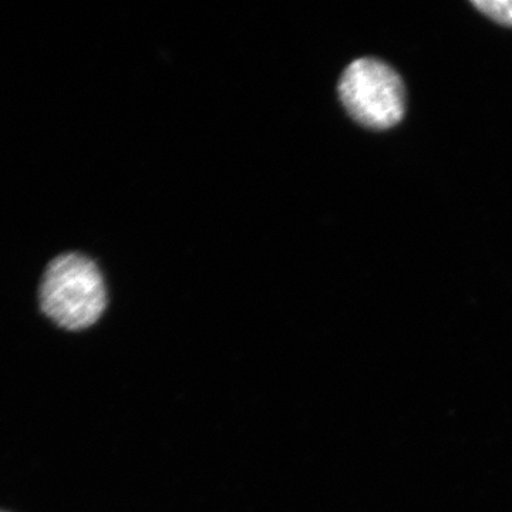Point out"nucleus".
<instances>
[{
	"label": "nucleus",
	"mask_w": 512,
	"mask_h": 512,
	"mask_svg": "<svg viewBox=\"0 0 512 512\" xmlns=\"http://www.w3.org/2000/svg\"><path fill=\"white\" fill-rule=\"evenodd\" d=\"M39 305L60 328H90L106 311L107 291L99 265L80 252H64L46 266Z\"/></svg>",
	"instance_id": "nucleus-1"
},
{
	"label": "nucleus",
	"mask_w": 512,
	"mask_h": 512,
	"mask_svg": "<svg viewBox=\"0 0 512 512\" xmlns=\"http://www.w3.org/2000/svg\"><path fill=\"white\" fill-rule=\"evenodd\" d=\"M339 99L360 126L386 130L402 121L406 90L392 67L372 57H362L343 70Z\"/></svg>",
	"instance_id": "nucleus-2"
},
{
	"label": "nucleus",
	"mask_w": 512,
	"mask_h": 512,
	"mask_svg": "<svg viewBox=\"0 0 512 512\" xmlns=\"http://www.w3.org/2000/svg\"><path fill=\"white\" fill-rule=\"evenodd\" d=\"M473 5L495 22L512 26V0H474Z\"/></svg>",
	"instance_id": "nucleus-3"
}]
</instances>
